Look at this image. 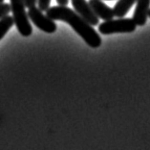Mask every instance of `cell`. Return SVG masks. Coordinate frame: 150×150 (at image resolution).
I'll return each mask as SVG.
<instances>
[{"label": "cell", "instance_id": "obj_15", "mask_svg": "<svg viewBox=\"0 0 150 150\" xmlns=\"http://www.w3.org/2000/svg\"><path fill=\"white\" fill-rule=\"evenodd\" d=\"M4 2V0H0V3H3Z\"/></svg>", "mask_w": 150, "mask_h": 150}, {"label": "cell", "instance_id": "obj_13", "mask_svg": "<svg viewBox=\"0 0 150 150\" xmlns=\"http://www.w3.org/2000/svg\"><path fill=\"white\" fill-rule=\"evenodd\" d=\"M58 6H67L69 3V0H57Z\"/></svg>", "mask_w": 150, "mask_h": 150}, {"label": "cell", "instance_id": "obj_10", "mask_svg": "<svg viewBox=\"0 0 150 150\" xmlns=\"http://www.w3.org/2000/svg\"><path fill=\"white\" fill-rule=\"evenodd\" d=\"M11 12V5L8 3H0V19L8 16Z\"/></svg>", "mask_w": 150, "mask_h": 150}, {"label": "cell", "instance_id": "obj_3", "mask_svg": "<svg viewBox=\"0 0 150 150\" xmlns=\"http://www.w3.org/2000/svg\"><path fill=\"white\" fill-rule=\"evenodd\" d=\"M137 25L133 18H123L105 20L98 25V31L103 35H111L116 33H132L136 30Z\"/></svg>", "mask_w": 150, "mask_h": 150}, {"label": "cell", "instance_id": "obj_11", "mask_svg": "<svg viewBox=\"0 0 150 150\" xmlns=\"http://www.w3.org/2000/svg\"><path fill=\"white\" fill-rule=\"evenodd\" d=\"M50 3H51V0H38V8L40 9L43 12H46L47 9L50 7Z\"/></svg>", "mask_w": 150, "mask_h": 150}, {"label": "cell", "instance_id": "obj_6", "mask_svg": "<svg viewBox=\"0 0 150 150\" xmlns=\"http://www.w3.org/2000/svg\"><path fill=\"white\" fill-rule=\"evenodd\" d=\"M137 6L133 14V20L136 25L144 26L147 21L148 11L150 9V0H137Z\"/></svg>", "mask_w": 150, "mask_h": 150}, {"label": "cell", "instance_id": "obj_7", "mask_svg": "<svg viewBox=\"0 0 150 150\" xmlns=\"http://www.w3.org/2000/svg\"><path fill=\"white\" fill-rule=\"evenodd\" d=\"M89 5L91 9L93 10L95 14L101 19L105 20H110L114 17V12L113 9L101 1V0H89Z\"/></svg>", "mask_w": 150, "mask_h": 150}, {"label": "cell", "instance_id": "obj_4", "mask_svg": "<svg viewBox=\"0 0 150 150\" xmlns=\"http://www.w3.org/2000/svg\"><path fill=\"white\" fill-rule=\"evenodd\" d=\"M27 14L29 19L41 31L48 33V34H52L57 31V24L54 23V21L43 14L39 8H36V6L29 9Z\"/></svg>", "mask_w": 150, "mask_h": 150}, {"label": "cell", "instance_id": "obj_14", "mask_svg": "<svg viewBox=\"0 0 150 150\" xmlns=\"http://www.w3.org/2000/svg\"><path fill=\"white\" fill-rule=\"evenodd\" d=\"M148 17H150V9H149V11H148Z\"/></svg>", "mask_w": 150, "mask_h": 150}, {"label": "cell", "instance_id": "obj_9", "mask_svg": "<svg viewBox=\"0 0 150 150\" xmlns=\"http://www.w3.org/2000/svg\"><path fill=\"white\" fill-rule=\"evenodd\" d=\"M14 24L13 17H10L9 14L0 19V39L4 37L11 28Z\"/></svg>", "mask_w": 150, "mask_h": 150}, {"label": "cell", "instance_id": "obj_1", "mask_svg": "<svg viewBox=\"0 0 150 150\" xmlns=\"http://www.w3.org/2000/svg\"><path fill=\"white\" fill-rule=\"evenodd\" d=\"M46 16L53 20H61L68 23L92 48H98L101 45V39L98 32L87 21L68 6H54L47 9Z\"/></svg>", "mask_w": 150, "mask_h": 150}, {"label": "cell", "instance_id": "obj_5", "mask_svg": "<svg viewBox=\"0 0 150 150\" xmlns=\"http://www.w3.org/2000/svg\"><path fill=\"white\" fill-rule=\"evenodd\" d=\"M71 2L75 9V12L79 14L90 25L96 26V25L100 24V18L95 14L89 3L86 0H71Z\"/></svg>", "mask_w": 150, "mask_h": 150}, {"label": "cell", "instance_id": "obj_12", "mask_svg": "<svg viewBox=\"0 0 150 150\" xmlns=\"http://www.w3.org/2000/svg\"><path fill=\"white\" fill-rule=\"evenodd\" d=\"M38 0H24V3H25L26 8L31 9V8H33V7L36 6V4H38Z\"/></svg>", "mask_w": 150, "mask_h": 150}, {"label": "cell", "instance_id": "obj_8", "mask_svg": "<svg viewBox=\"0 0 150 150\" xmlns=\"http://www.w3.org/2000/svg\"><path fill=\"white\" fill-rule=\"evenodd\" d=\"M137 2V0H119L116 3V5L113 8V12H114V16L117 17H123L126 16V14L129 12L135 3Z\"/></svg>", "mask_w": 150, "mask_h": 150}, {"label": "cell", "instance_id": "obj_2", "mask_svg": "<svg viewBox=\"0 0 150 150\" xmlns=\"http://www.w3.org/2000/svg\"><path fill=\"white\" fill-rule=\"evenodd\" d=\"M11 11L13 13V18L18 32L23 37H29L33 33L32 24L29 20L26 13V6L24 0H10Z\"/></svg>", "mask_w": 150, "mask_h": 150}]
</instances>
